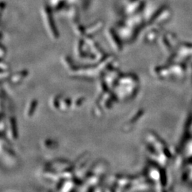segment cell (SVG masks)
I'll use <instances>...</instances> for the list:
<instances>
[{"mask_svg":"<svg viewBox=\"0 0 192 192\" xmlns=\"http://www.w3.org/2000/svg\"><path fill=\"white\" fill-rule=\"evenodd\" d=\"M137 83V79L131 75H127L119 78L117 82L116 94L121 99H130L135 95L137 90V86L132 84Z\"/></svg>","mask_w":192,"mask_h":192,"instance_id":"6da1fadb","label":"cell"},{"mask_svg":"<svg viewBox=\"0 0 192 192\" xmlns=\"http://www.w3.org/2000/svg\"><path fill=\"white\" fill-rule=\"evenodd\" d=\"M73 186H75V182H73L71 180L68 179L66 180V182H63L62 184H61V190H64V191H70L72 189V188H73Z\"/></svg>","mask_w":192,"mask_h":192,"instance_id":"277c9868","label":"cell"},{"mask_svg":"<svg viewBox=\"0 0 192 192\" xmlns=\"http://www.w3.org/2000/svg\"><path fill=\"white\" fill-rule=\"evenodd\" d=\"M27 73L24 71H21V72H19L18 73L15 74L12 76H11V82H12L13 83H18L19 82L21 81V80L24 78L25 76L26 75Z\"/></svg>","mask_w":192,"mask_h":192,"instance_id":"7a4b0ae2","label":"cell"},{"mask_svg":"<svg viewBox=\"0 0 192 192\" xmlns=\"http://www.w3.org/2000/svg\"><path fill=\"white\" fill-rule=\"evenodd\" d=\"M37 101L36 100H31V102L30 103L29 108H28V110L26 111V115H27L28 117H31L34 114V113L35 112L36 108H37Z\"/></svg>","mask_w":192,"mask_h":192,"instance_id":"3957f363","label":"cell"}]
</instances>
